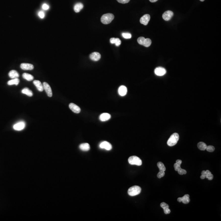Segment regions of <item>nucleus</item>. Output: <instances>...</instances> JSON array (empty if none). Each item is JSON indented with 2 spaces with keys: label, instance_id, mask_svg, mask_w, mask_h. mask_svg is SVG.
Wrapping results in <instances>:
<instances>
[{
  "label": "nucleus",
  "instance_id": "obj_6",
  "mask_svg": "<svg viewBox=\"0 0 221 221\" xmlns=\"http://www.w3.org/2000/svg\"><path fill=\"white\" fill-rule=\"evenodd\" d=\"M43 90L44 89L45 90L48 96L49 97H51L52 96V89L50 85H48V84L46 82H44L43 84Z\"/></svg>",
  "mask_w": 221,
  "mask_h": 221
},
{
  "label": "nucleus",
  "instance_id": "obj_14",
  "mask_svg": "<svg viewBox=\"0 0 221 221\" xmlns=\"http://www.w3.org/2000/svg\"><path fill=\"white\" fill-rule=\"evenodd\" d=\"M90 58L93 61H98L101 58V55L98 52H94L91 54Z\"/></svg>",
  "mask_w": 221,
  "mask_h": 221
},
{
  "label": "nucleus",
  "instance_id": "obj_8",
  "mask_svg": "<svg viewBox=\"0 0 221 221\" xmlns=\"http://www.w3.org/2000/svg\"><path fill=\"white\" fill-rule=\"evenodd\" d=\"M100 148L105 149L106 150H110L112 148V146L110 143L107 141H103L100 145Z\"/></svg>",
  "mask_w": 221,
  "mask_h": 221
},
{
  "label": "nucleus",
  "instance_id": "obj_5",
  "mask_svg": "<svg viewBox=\"0 0 221 221\" xmlns=\"http://www.w3.org/2000/svg\"><path fill=\"white\" fill-rule=\"evenodd\" d=\"M137 41L139 44L143 45L146 47H148L152 43L151 40L149 38L145 39L143 37H140L137 39Z\"/></svg>",
  "mask_w": 221,
  "mask_h": 221
},
{
  "label": "nucleus",
  "instance_id": "obj_1",
  "mask_svg": "<svg viewBox=\"0 0 221 221\" xmlns=\"http://www.w3.org/2000/svg\"><path fill=\"white\" fill-rule=\"evenodd\" d=\"M179 138V136L178 133H173L167 141V144L169 146H173L177 143Z\"/></svg>",
  "mask_w": 221,
  "mask_h": 221
},
{
  "label": "nucleus",
  "instance_id": "obj_10",
  "mask_svg": "<svg viewBox=\"0 0 221 221\" xmlns=\"http://www.w3.org/2000/svg\"><path fill=\"white\" fill-rule=\"evenodd\" d=\"M155 74L158 76H163L166 73V71L165 68L161 67L156 68L154 70Z\"/></svg>",
  "mask_w": 221,
  "mask_h": 221
},
{
  "label": "nucleus",
  "instance_id": "obj_38",
  "mask_svg": "<svg viewBox=\"0 0 221 221\" xmlns=\"http://www.w3.org/2000/svg\"><path fill=\"white\" fill-rule=\"evenodd\" d=\"M165 214H169L170 213L171 210L169 208H165V209L163 210Z\"/></svg>",
  "mask_w": 221,
  "mask_h": 221
},
{
  "label": "nucleus",
  "instance_id": "obj_19",
  "mask_svg": "<svg viewBox=\"0 0 221 221\" xmlns=\"http://www.w3.org/2000/svg\"><path fill=\"white\" fill-rule=\"evenodd\" d=\"M84 6L81 3H76L74 7V10L76 13L79 12L83 8Z\"/></svg>",
  "mask_w": 221,
  "mask_h": 221
},
{
  "label": "nucleus",
  "instance_id": "obj_7",
  "mask_svg": "<svg viewBox=\"0 0 221 221\" xmlns=\"http://www.w3.org/2000/svg\"><path fill=\"white\" fill-rule=\"evenodd\" d=\"M25 126V124L24 122L20 121L14 125L13 128L16 131H21L24 129Z\"/></svg>",
  "mask_w": 221,
  "mask_h": 221
},
{
  "label": "nucleus",
  "instance_id": "obj_27",
  "mask_svg": "<svg viewBox=\"0 0 221 221\" xmlns=\"http://www.w3.org/2000/svg\"><path fill=\"white\" fill-rule=\"evenodd\" d=\"M181 163H182V161L181 160L178 159L176 160V163L174 165V167L175 171H177L179 169L181 168Z\"/></svg>",
  "mask_w": 221,
  "mask_h": 221
},
{
  "label": "nucleus",
  "instance_id": "obj_32",
  "mask_svg": "<svg viewBox=\"0 0 221 221\" xmlns=\"http://www.w3.org/2000/svg\"><path fill=\"white\" fill-rule=\"evenodd\" d=\"M178 173L180 175H185L187 173V171L185 170L180 168L177 171Z\"/></svg>",
  "mask_w": 221,
  "mask_h": 221
},
{
  "label": "nucleus",
  "instance_id": "obj_39",
  "mask_svg": "<svg viewBox=\"0 0 221 221\" xmlns=\"http://www.w3.org/2000/svg\"><path fill=\"white\" fill-rule=\"evenodd\" d=\"M202 175L206 177V171H204V170L202 171Z\"/></svg>",
  "mask_w": 221,
  "mask_h": 221
},
{
  "label": "nucleus",
  "instance_id": "obj_33",
  "mask_svg": "<svg viewBox=\"0 0 221 221\" xmlns=\"http://www.w3.org/2000/svg\"><path fill=\"white\" fill-rule=\"evenodd\" d=\"M206 177L209 180H212L213 179V175H212L211 172L207 174L206 175Z\"/></svg>",
  "mask_w": 221,
  "mask_h": 221
},
{
  "label": "nucleus",
  "instance_id": "obj_24",
  "mask_svg": "<svg viewBox=\"0 0 221 221\" xmlns=\"http://www.w3.org/2000/svg\"><path fill=\"white\" fill-rule=\"evenodd\" d=\"M22 76H23V78L27 80L28 81H31L34 79V77L32 75H31L30 74L27 73H23Z\"/></svg>",
  "mask_w": 221,
  "mask_h": 221
},
{
  "label": "nucleus",
  "instance_id": "obj_2",
  "mask_svg": "<svg viewBox=\"0 0 221 221\" xmlns=\"http://www.w3.org/2000/svg\"><path fill=\"white\" fill-rule=\"evenodd\" d=\"M114 16L112 14L108 13L102 16L101 18V21L104 24H109L113 21Z\"/></svg>",
  "mask_w": 221,
  "mask_h": 221
},
{
  "label": "nucleus",
  "instance_id": "obj_31",
  "mask_svg": "<svg viewBox=\"0 0 221 221\" xmlns=\"http://www.w3.org/2000/svg\"><path fill=\"white\" fill-rule=\"evenodd\" d=\"M165 171H159L158 172V174H157V177L158 178H162V177H163L165 176Z\"/></svg>",
  "mask_w": 221,
  "mask_h": 221
},
{
  "label": "nucleus",
  "instance_id": "obj_4",
  "mask_svg": "<svg viewBox=\"0 0 221 221\" xmlns=\"http://www.w3.org/2000/svg\"><path fill=\"white\" fill-rule=\"evenodd\" d=\"M128 162L131 165L140 166L142 165V161L139 157L135 156H130L128 159Z\"/></svg>",
  "mask_w": 221,
  "mask_h": 221
},
{
  "label": "nucleus",
  "instance_id": "obj_3",
  "mask_svg": "<svg viewBox=\"0 0 221 221\" xmlns=\"http://www.w3.org/2000/svg\"><path fill=\"white\" fill-rule=\"evenodd\" d=\"M141 191V187L139 186L134 185L129 189L128 193L130 196H135L140 194Z\"/></svg>",
  "mask_w": 221,
  "mask_h": 221
},
{
  "label": "nucleus",
  "instance_id": "obj_21",
  "mask_svg": "<svg viewBox=\"0 0 221 221\" xmlns=\"http://www.w3.org/2000/svg\"><path fill=\"white\" fill-rule=\"evenodd\" d=\"M80 150L83 151H88L90 149V146L89 144L87 143H82L79 145Z\"/></svg>",
  "mask_w": 221,
  "mask_h": 221
},
{
  "label": "nucleus",
  "instance_id": "obj_16",
  "mask_svg": "<svg viewBox=\"0 0 221 221\" xmlns=\"http://www.w3.org/2000/svg\"><path fill=\"white\" fill-rule=\"evenodd\" d=\"M111 118V116L108 113H103L100 115L99 119L101 121H106L109 120Z\"/></svg>",
  "mask_w": 221,
  "mask_h": 221
},
{
  "label": "nucleus",
  "instance_id": "obj_30",
  "mask_svg": "<svg viewBox=\"0 0 221 221\" xmlns=\"http://www.w3.org/2000/svg\"><path fill=\"white\" fill-rule=\"evenodd\" d=\"M206 150L208 152H214L215 150V147L213 146H212V145H209L208 146H207Z\"/></svg>",
  "mask_w": 221,
  "mask_h": 221
},
{
  "label": "nucleus",
  "instance_id": "obj_29",
  "mask_svg": "<svg viewBox=\"0 0 221 221\" xmlns=\"http://www.w3.org/2000/svg\"><path fill=\"white\" fill-rule=\"evenodd\" d=\"M122 36L124 38L126 39H131V34L128 33H123Z\"/></svg>",
  "mask_w": 221,
  "mask_h": 221
},
{
  "label": "nucleus",
  "instance_id": "obj_25",
  "mask_svg": "<svg viewBox=\"0 0 221 221\" xmlns=\"http://www.w3.org/2000/svg\"><path fill=\"white\" fill-rule=\"evenodd\" d=\"M207 146L206 145V143H204V142H199L198 143V144H197L198 148L199 149H200L201 150H206Z\"/></svg>",
  "mask_w": 221,
  "mask_h": 221
},
{
  "label": "nucleus",
  "instance_id": "obj_35",
  "mask_svg": "<svg viewBox=\"0 0 221 221\" xmlns=\"http://www.w3.org/2000/svg\"><path fill=\"white\" fill-rule=\"evenodd\" d=\"M38 16L40 18H43L45 17V14L43 11H40L38 13Z\"/></svg>",
  "mask_w": 221,
  "mask_h": 221
},
{
  "label": "nucleus",
  "instance_id": "obj_22",
  "mask_svg": "<svg viewBox=\"0 0 221 221\" xmlns=\"http://www.w3.org/2000/svg\"><path fill=\"white\" fill-rule=\"evenodd\" d=\"M110 43L112 44H116V46H120L121 43V41H120V39L118 38H112L111 39Z\"/></svg>",
  "mask_w": 221,
  "mask_h": 221
},
{
  "label": "nucleus",
  "instance_id": "obj_26",
  "mask_svg": "<svg viewBox=\"0 0 221 221\" xmlns=\"http://www.w3.org/2000/svg\"><path fill=\"white\" fill-rule=\"evenodd\" d=\"M19 79H18V78L13 79L10 80V81H8V84L9 85H18L19 83Z\"/></svg>",
  "mask_w": 221,
  "mask_h": 221
},
{
  "label": "nucleus",
  "instance_id": "obj_13",
  "mask_svg": "<svg viewBox=\"0 0 221 221\" xmlns=\"http://www.w3.org/2000/svg\"><path fill=\"white\" fill-rule=\"evenodd\" d=\"M69 107L73 112L76 114H79L81 112L80 108L74 103H70L69 105Z\"/></svg>",
  "mask_w": 221,
  "mask_h": 221
},
{
  "label": "nucleus",
  "instance_id": "obj_17",
  "mask_svg": "<svg viewBox=\"0 0 221 221\" xmlns=\"http://www.w3.org/2000/svg\"><path fill=\"white\" fill-rule=\"evenodd\" d=\"M127 87L125 86H120L119 88L118 93L120 96H124L126 95L127 94Z\"/></svg>",
  "mask_w": 221,
  "mask_h": 221
},
{
  "label": "nucleus",
  "instance_id": "obj_41",
  "mask_svg": "<svg viewBox=\"0 0 221 221\" xmlns=\"http://www.w3.org/2000/svg\"><path fill=\"white\" fill-rule=\"evenodd\" d=\"M149 1H150V2H151L154 3L156 2L158 0H149Z\"/></svg>",
  "mask_w": 221,
  "mask_h": 221
},
{
  "label": "nucleus",
  "instance_id": "obj_20",
  "mask_svg": "<svg viewBox=\"0 0 221 221\" xmlns=\"http://www.w3.org/2000/svg\"><path fill=\"white\" fill-rule=\"evenodd\" d=\"M9 76L12 79H15L18 78L19 75L17 72L15 70H12L9 72Z\"/></svg>",
  "mask_w": 221,
  "mask_h": 221
},
{
  "label": "nucleus",
  "instance_id": "obj_12",
  "mask_svg": "<svg viewBox=\"0 0 221 221\" xmlns=\"http://www.w3.org/2000/svg\"><path fill=\"white\" fill-rule=\"evenodd\" d=\"M189 195H185L184 196L182 197H179L177 199V201L179 202L183 203L184 204H188L190 202V199L189 198Z\"/></svg>",
  "mask_w": 221,
  "mask_h": 221
},
{
  "label": "nucleus",
  "instance_id": "obj_11",
  "mask_svg": "<svg viewBox=\"0 0 221 221\" xmlns=\"http://www.w3.org/2000/svg\"><path fill=\"white\" fill-rule=\"evenodd\" d=\"M150 19V16L149 14H145L142 16L140 19V23L143 25H147Z\"/></svg>",
  "mask_w": 221,
  "mask_h": 221
},
{
  "label": "nucleus",
  "instance_id": "obj_15",
  "mask_svg": "<svg viewBox=\"0 0 221 221\" xmlns=\"http://www.w3.org/2000/svg\"><path fill=\"white\" fill-rule=\"evenodd\" d=\"M21 68L23 70H32L34 68V66L33 64L28 63H22L20 66Z\"/></svg>",
  "mask_w": 221,
  "mask_h": 221
},
{
  "label": "nucleus",
  "instance_id": "obj_23",
  "mask_svg": "<svg viewBox=\"0 0 221 221\" xmlns=\"http://www.w3.org/2000/svg\"><path fill=\"white\" fill-rule=\"evenodd\" d=\"M21 92L22 93L28 96L31 97L33 95V92L27 88H24L22 90Z\"/></svg>",
  "mask_w": 221,
  "mask_h": 221
},
{
  "label": "nucleus",
  "instance_id": "obj_36",
  "mask_svg": "<svg viewBox=\"0 0 221 221\" xmlns=\"http://www.w3.org/2000/svg\"><path fill=\"white\" fill-rule=\"evenodd\" d=\"M117 1L118 2L122 4H126L129 3L130 1V0H117Z\"/></svg>",
  "mask_w": 221,
  "mask_h": 221
},
{
  "label": "nucleus",
  "instance_id": "obj_40",
  "mask_svg": "<svg viewBox=\"0 0 221 221\" xmlns=\"http://www.w3.org/2000/svg\"><path fill=\"white\" fill-rule=\"evenodd\" d=\"M205 178H206V177H205V176H204L202 175L201 176L200 178L201 179H204Z\"/></svg>",
  "mask_w": 221,
  "mask_h": 221
},
{
  "label": "nucleus",
  "instance_id": "obj_18",
  "mask_svg": "<svg viewBox=\"0 0 221 221\" xmlns=\"http://www.w3.org/2000/svg\"><path fill=\"white\" fill-rule=\"evenodd\" d=\"M33 84L35 86H36L37 89L39 91H40V92H42V91H43V86L39 80H34V81H33Z\"/></svg>",
  "mask_w": 221,
  "mask_h": 221
},
{
  "label": "nucleus",
  "instance_id": "obj_34",
  "mask_svg": "<svg viewBox=\"0 0 221 221\" xmlns=\"http://www.w3.org/2000/svg\"><path fill=\"white\" fill-rule=\"evenodd\" d=\"M160 206L163 209V210L165 209V208H169V205L165 202L161 203L160 204Z\"/></svg>",
  "mask_w": 221,
  "mask_h": 221
},
{
  "label": "nucleus",
  "instance_id": "obj_28",
  "mask_svg": "<svg viewBox=\"0 0 221 221\" xmlns=\"http://www.w3.org/2000/svg\"><path fill=\"white\" fill-rule=\"evenodd\" d=\"M157 165L159 169V171H165V167L164 164L162 163L161 162H158V163H157Z\"/></svg>",
  "mask_w": 221,
  "mask_h": 221
},
{
  "label": "nucleus",
  "instance_id": "obj_9",
  "mask_svg": "<svg viewBox=\"0 0 221 221\" xmlns=\"http://www.w3.org/2000/svg\"><path fill=\"white\" fill-rule=\"evenodd\" d=\"M174 13L172 11H166L163 14V18L165 21H168L171 19L172 16H173Z\"/></svg>",
  "mask_w": 221,
  "mask_h": 221
},
{
  "label": "nucleus",
  "instance_id": "obj_37",
  "mask_svg": "<svg viewBox=\"0 0 221 221\" xmlns=\"http://www.w3.org/2000/svg\"><path fill=\"white\" fill-rule=\"evenodd\" d=\"M42 8L43 10H48L49 9V6L46 3H44V4H43V5Z\"/></svg>",
  "mask_w": 221,
  "mask_h": 221
},
{
  "label": "nucleus",
  "instance_id": "obj_42",
  "mask_svg": "<svg viewBox=\"0 0 221 221\" xmlns=\"http://www.w3.org/2000/svg\"><path fill=\"white\" fill-rule=\"evenodd\" d=\"M200 1H202V2H203V1H204L205 0H200Z\"/></svg>",
  "mask_w": 221,
  "mask_h": 221
}]
</instances>
